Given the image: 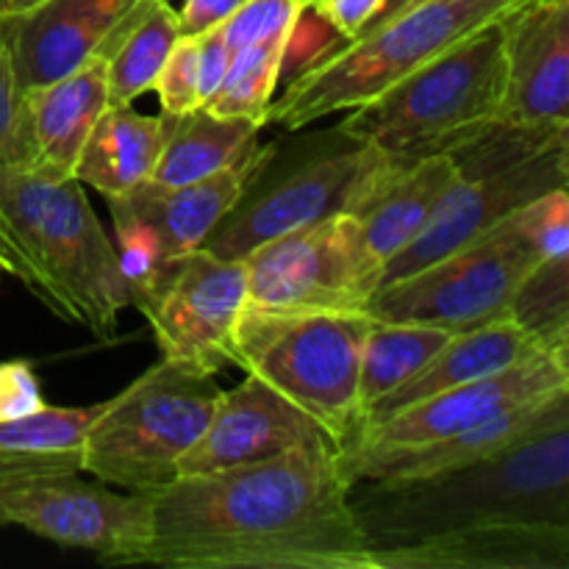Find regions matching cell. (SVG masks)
<instances>
[{
  "mask_svg": "<svg viewBox=\"0 0 569 569\" xmlns=\"http://www.w3.org/2000/svg\"><path fill=\"white\" fill-rule=\"evenodd\" d=\"M328 437L253 465L176 478L150 495L142 565L176 569H376Z\"/></svg>",
  "mask_w": 569,
  "mask_h": 569,
  "instance_id": "cell-1",
  "label": "cell"
},
{
  "mask_svg": "<svg viewBox=\"0 0 569 569\" xmlns=\"http://www.w3.org/2000/svg\"><path fill=\"white\" fill-rule=\"evenodd\" d=\"M372 553L389 545L495 522L569 526V426L470 467L406 483H370L353 498Z\"/></svg>",
  "mask_w": 569,
  "mask_h": 569,
  "instance_id": "cell-2",
  "label": "cell"
},
{
  "mask_svg": "<svg viewBox=\"0 0 569 569\" xmlns=\"http://www.w3.org/2000/svg\"><path fill=\"white\" fill-rule=\"evenodd\" d=\"M0 217L31 267V295L92 337L114 339L131 289L83 183L50 181L31 167H0Z\"/></svg>",
  "mask_w": 569,
  "mask_h": 569,
  "instance_id": "cell-3",
  "label": "cell"
},
{
  "mask_svg": "<svg viewBox=\"0 0 569 569\" xmlns=\"http://www.w3.org/2000/svg\"><path fill=\"white\" fill-rule=\"evenodd\" d=\"M569 253L567 189L542 194L492 231L461 244L415 276L378 287L372 320L428 322L448 331L509 317L511 298L539 259Z\"/></svg>",
  "mask_w": 569,
  "mask_h": 569,
  "instance_id": "cell-4",
  "label": "cell"
},
{
  "mask_svg": "<svg viewBox=\"0 0 569 569\" xmlns=\"http://www.w3.org/2000/svg\"><path fill=\"white\" fill-rule=\"evenodd\" d=\"M528 0H420L333 44L272 100L267 122L303 131L337 111L359 109Z\"/></svg>",
  "mask_w": 569,
  "mask_h": 569,
  "instance_id": "cell-5",
  "label": "cell"
},
{
  "mask_svg": "<svg viewBox=\"0 0 569 569\" xmlns=\"http://www.w3.org/2000/svg\"><path fill=\"white\" fill-rule=\"evenodd\" d=\"M503 26L489 22L426 67L392 83L370 103L350 109L339 131L370 144L400 167L450 153L503 114Z\"/></svg>",
  "mask_w": 569,
  "mask_h": 569,
  "instance_id": "cell-6",
  "label": "cell"
},
{
  "mask_svg": "<svg viewBox=\"0 0 569 569\" xmlns=\"http://www.w3.org/2000/svg\"><path fill=\"white\" fill-rule=\"evenodd\" d=\"M367 328V311H242L233 365L292 400L342 450L361 426L359 367Z\"/></svg>",
  "mask_w": 569,
  "mask_h": 569,
  "instance_id": "cell-7",
  "label": "cell"
},
{
  "mask_svg": "<svg viewBox=\"0 0 569 569\" xmlns=\"http://www.w3.org/2000/svg\"><path fill=\"white\" fill-rule=\"evenodd\" d=\"M222 389L161 359L100 403L83 445V472L126 492L153 495L178 478V461L209 426Z\"/></svg>",
  "mask_w": 569,
  "mask_h": 569,
  "instance_id": "cell-8",
  "label": "cell"
},
{
  "mask_svg": "<svg viewBox=\"0 0 569 569\" xmlns=\"http://www.w3.org/2000/svg\"><path fill=\"white\" fill-rule=\"evenodd\" d=\"M272 150L276 144L267 148L242 198L206 237L200 250L220 259H248L259 244L281 233L339 211L350 214L387 167V159L376 148L350 139L339 128L320 137V148H306L281 159V167L272 159Z\"/></svg>",
  "mask_w": 569,
  "mask_h": 569,
  "instance_id": "cell-9",
  "label": "cell"
},
{
  "mask_svg": "<svg viewBox=\"0 0 569 569\" xmlns=\"http://www.w3.org/2000/svg\"><path fill=\"white\" fill-rule=\"evenodd\" d=\"M244 264L256 315L367 311L383 276L348 211L259 244Z\"/></svg>",
  "mask_w": 569,
  "mask_h": 569,
  "instance_id": "cell-10",
  "label": "cell"
},
{
  "mask_svg": "<svg viewBox=\"0 0 569 569\" xmlns=\"http://www.w3.org/2000/svg\"><path fill=\"white\" fill-rule=\"evenodd\" d=\"M264 153L256 144L237 164L200 181L183 187L144 181L128 194L106 200L117 228V253L131 289V306L156 287L172 261L203 248L206 237L242 198Z\"/></svg>",
  "mask_w": 569,
  "mask_h": 569,
  "instance_id": "cell-11",
  "label": "cell"
},
{
  "mask_svg": "<svg viewBox=\"0 0 569 569\" xmlns=\"http://www.w3.org/2000/svg\"><path fill=\"white\" fill-rule=\"evenodd\" d=\"M81 472L0 481V526H14L106 565H142L153 537V503L142 492H111Z\"/></svg>",
  "mask_w": 569,
  "mask_h": 569,
  "instance_id": "cell-12",
  "label": "cell"
},
{
  "mask_svg": "<svg viewBox=\"0 0 569 569\" xmlns=\"http://www.w3.org/2000/svg\"><path fill=\"white\" fill-rule=\"evenodd\" d=\"M248 303L244 259L192 250L172 261L137 303L164 361L198 376L233 365L237 328Z\"/></svg>",
  "mask_w": 569,
  "mask_h": 569,
  "instance_id": "cell-13",
  "label": "cell"
},
{
  "mask_svg": "<svg viewBox=\"0 0 569 569\" xmlns=\"http://www.w3.org/2000/svg\"><path fill=\"white\" fill-rule=\"evenodd\" d=\"M567 178L569 144H559L533 159L500 167V170L470 172V176L459 172V178L442 194L431 220L417 233L415 242L383 267L381 287L415 276L422 267L445 259L461 244L492 231L506 217L533 203L542 194L567 189Z\"/></svg>",
  "mask_w": 569,
  "mask_h": 569,
  "instance_id": "cell-14",
  "label": "cell"
},
{
  "mask_svg": "<svg viewBox=\"0 0 569 569\" xmlns=\"http://www.w3.org/2000/svg\"><path fill=\"white\" fill-rule=\"evenodd\" d=\"M565 389H569L567 350H537L509 370L478 378L465 387L445 389V392L406 406L383 420L367 422L342 450H383L433 442V439L470 431L506 411L537 403V400L559 395Z\"/></svg>",
  "mask_w": 569,
  "mask_h": 569,
  "instance_id": "cell-15",
  "label": "cell"
},
{
  "mask_svg": "<svg viewBox=\"0 0 569 569\" xmlns=\"http://www.w3.org/2000/svg\"><path fill=\"white\" fill-rule=\"evenodd\" d=\"M559 426H569V389L506 411L470 431L433 439V442L383 450L348 448L342 450V465L353 487L356 483L420 481V478L470 467Z\"/></svg>",
  "mask_w": 569,
  "mask_h": 569,
  "instance_id": "cell-16",
  "label": "cell"
},
{
  "mask_svg": "<svg viewBox=\"0 0 569 569\" xmlns=\"http://www.w3.org/2000/svg\"><path fill=\"white\" fill-rule=\"evenodd\" d=\"M500 26L503 117L526 126L569 128V0H528Z\"/></svg>",
  "mask_w": 569,
  "mask_h": 569,
  "instance_id": "cell-17",
  "label": "cell"
},
{
  "mask_svg": "<svg viewBox=\"0 0 569 569\" xmlns=\"http://www.w3.org/2000/svg\"><path fill=\"white\" fill-rule=\"evenodd\" d=\"M315 437L326 433L303 409L244 372L239 387L220 395L206 431L178 461V478L272 459Z\"/></svg>",
  "mask_w": 569,
  "mask_h": 569,
  "instance_id": "cell-18",
  "label": "cell"
},
{
  "mask_svg": "<svg viewBox=\"0 0 569 569\" xmlns=\"http://www.w3.org/2000/svg\"><path fill=\"white\" fill-rule=\"evenodd\" d=\"M139 0H44L9 17L11 50L22 92L48 87L106 56L117 28Z\"/></svg>",
  "mask_w": 569,
  "mask_h": 569,
  "instance_id": "cell-19",
  "label": "cell"
},
{
  "mask_svg": "<svg viewBox=\"0 0 569 569\" xmlns=\"http://www.w3.org/2000/svg\"><path fill=\"white\" fill-rule=\"evenodd\" d=\"M376 569H569V526L495 522L389 545Z\"/></svg>",
  "mask_w": 569,
  "mask_h": 569,
  "instance_id": "cell-20",
  "label": "cell"
},
{
  "mask_svg": "<svg viewBox=\"0 0 569 569\" xmlns=\"http://www.w3.org/2000/svg\"><path fill=\"white\" fill-rule=\"evenodd\" d=\"M456 178L459 170L448 153L428 156L411 164L383 167L381 176L350 211L378 264L387 267L400 250L415 242Z\"/></svg>",
  "mask_w": 569,
  "mask_h": 569,
  "instance_id": "cell-21",
  "label": "cell"
},
{
  "mask_svg": "<svg viewBox=\"0 0 569 569\" xmlns=\"http://www.w3.org/2000/svg\"><path fill=\"white\" fill-rule=\"evenodd\" d=\"M537 350L545 348H539L511 317H498V320H489L483 326L453 331L448 342L426 361L422 370H417L409 381L400 383L395 392L383 395L365 411L361 426L383 420V417L395 415L411 403H420V400L445 392V389L465 387L478 378L509 370Z\"/></svg>",
  "mask_w": 569,
  "mask_h": 569,
  "instance_id": "cell-22",
  "label": "cell"
},
{
  "mask_svg": "<svg viewBox=\"0 0 569 569\" xmlns=\"http://www.w3.org/2000/svg\"><path fill=\"white\" fill-rule=\"evenodd\" d=\"M109 106L106 59L87 61L70 76L26 92L31 170L50 181L72 178L89 131Z\"/></svg>",
  "mask_w": 569,
  "mask_h": 569,
  "instance_id": "cell-23",
  "label": "cell"
},
{
  "mask_svg": "<svg viewBox=\"0 0 569 569\" xmlns=\"http://www.w3.org/2000/svg\"><path fill=\"white\" fill-rule=\"evenodd\" d=\"M164 117L139 114L131 103H109L89 131L72 178L109 198L150 181L164 148Z\"/></svg>",
  "mask_w": 569,
  "mask_h": 569,
  "instance_id": "cell-24",
  "label": "cell"
},
{
  "mask_svg": "<svg viewBox=\"0 0 569 569\" xmlns=\"http://www.w3.org/2000/svg\"><path fill=\"white\" fill-rule=\"evenodd\" d=\"M98 406H44L0 422V481L83 472V445Z\"/></svg>",
  "mask_w": 569,
  "mask_h": 569,
  "instance_id": "cell-25",
  "label": "cell"
},
{
  "mask_svg": "<svg viewBox=\"0 0 569 569\" xmlns=\"http://www.w3.org/2000/svg\"><path fill=\"white\" fill-rule=\"evenodd\" d=\"M164 120V148L150 176V181L159 187H183L237 164L250 150H256L261 128L259 122L244 117L214 114L206 106Z\"/></svg>",
  "mask_w": 569,
  "mask_h": 569,
  "instance_id": "cell-26",
  "label": "cell"
},
{
  "mask_svg": "<svg viewBox=\"0 0 569 569\" xmlns=\"http://www.w3.org/2000/svg\"><path fill=\"white\" fill-rule=\"evenodd\" d=\"M178 39L181 26L170 0H139L103 56L109 103H133L139 94L153 92L156 78Z\"/></svg>",
  "mask_w": 569,
  "mask_h": 569,
  "instance_id": "cell-27",
  "label": "cell"
},
{
  "mask_svg": "<svg viewBox=\"0 0 569 569\" xmlns=\"http://www.w3.org/2000/svg\"><path fill=\"white\" fill-rule=\"evenodd\" d=\"M450 333L453 331L442 326H428V322L372 320L370 317L359 367L361 420L376 400L395 392L400 383L422 370L426 361L448 342Z\"/></svg>",
  "mask_w": 569,
  "mask_h": 569,
  "instance_id": "cell-28",
  "label": "cell"
},
{
  "mask_svg": "<svg viewBox=\"0 0 569 569\" xmlns=\"http://www.w3.org/2000/svg\"><path fill=\"white\" fill-rule=\"evenodd\" d=\"M292 39L248 44L231 53L226 78L206 109L222 117H244L259 126H267V114L276 100L278 81L289 59Z\"/></svg>",
  "mask_w": 569,
  "mask_h": 569,
  "instance_id": "cell-29",
  "label": "cell"
},
{
  "mask_svg": "<svg viewBox=\"0 0 569 569\" xmlns=\"http://www.w3.org/2000/svg\"><path fill=\"white\" fill-rule=\"evenodd\" d=\"M509 317L539 348L569 353V253L531 267L511 298Z\"/></svg>",
  "mask_w": 569,
  "mask_h": 569,
  "instance_id": "cell-30",
  "label": "cell"
},
{
  "mask_svg": "<svg viewBox=\"0 0 569 569\" xmlns=\"http://www.w3.org/2000/svg\"><path fill=\"white\" fill-rule=\"evenodd\" d=\"M0 167H31L26 92L17 76L6 17H0Z\"/></svg>",
  "mask_w": 569,
  "mask_h": 569,
  "instance_id": "cell-31",
  "label": "cell"
},
{
  "mask_svg": "<svg viewBox=\"0 0 569 569\" xmlns=\"http://www.w3.org/2000/svg\"><path fill=\"white\" fill-rule=\"evenodd\" d=\"M303 6L298 0H248L226 22H220L222 39L231 50L248 44L292 39Z\"/></svg>",
  "mask_w": 569,
  "mask_h": 569,
  "instance_id": "cell-32",
  "label": "cell"
},
{
  "mask_svg": "<svg viewBox=\"0 0 569 569\" xmlns=\"http://www.w3.org/2000/svg\"><path fill=\"white\" fill-rule=\"evenodd\" d=\"M153 92L159 94L161 114L181 117L187 111L198 109V50L192 37H181L176 48L167 56L159 78L153 83Z\"/></svg>",
  "mask_w": 569,
  "mask_h": 569,
  "instance_id": "cell-33",
  "label": "cell"
},
{
  "mask_svg": "<svg viewBox=\"0 0 569 569\" xmlns=\"http://www.w3.org/2000/svg\"><path fill=\"white\" fill-rule=\"evenodd\" d=\"M44 406L48 403L42 398V383L31 361H0V422L33 415Z\"/></svg>",
  "mask_w": 569,
  "mask_h": 569,
  "instance_id": "cell-34",
  "label": "cell"
},
{
  "mask_svg": "<svg viewBox=\"0 0 569 569\" xmlns=\"http://www.w3.org/2000/svg\"><path fill=\"white\" fill-rule=\"evenodd\" d=\"M387 3L389 0H315L306 9L315 11L322 26H328L342 42H348L367 31L381 17Z\"/></svg>",
  "mask_w": 569,
  "mask_h": 569,
  "instance_id": "cell-35",
  "label": "cell"
},
{
  "mask_svg": "<svg viewBox=\"0 0 569 569\" xmlns=\"http://www.w3.org/2000/svg\"><path fill=\"white\" fill-rule=\"evenodd\" d=\"M192 39H194V50H198V98H200V106H206L211 98H214L217 89H220L233 50L228 48L226 39H222L220 26L209 28V31L198 33V37Z\"/></svg>",
  "mask_w": 569,
  "mask_h": 569,
  "instance_id": "cell-36",
  "label": "cell"
},
{
  "mask_svg": "<svg viewBox=\"0 0 569 569\" xmlns=\"http://www.w3.org/2000/svg\"><path fill=\"white\" fill-rule=\"evenodd\" d=\"M242 3H248V0H183L181 9H178L181 37H198L209 28H217Z\"/></svg>",
  "mask_w": 569,
  "mask_h": 569,
  "instance_id": "cell-37",
  "label": "cell"
},
{
  "mask_svg": "<svg viewBox=\"0 0 569 569\" xmlns=\"http://www.w3.org/2000/svg\"><path fill=\"white\" fill-rule=\"evenodd\" d=\"M0 261H3V267L9 276H14L17 281L26 283L28 292H33L31 267H28L26 253L20 250V244H17L14 233H11V228L6 226L3 217H0Z\"/></svg>",
  "mask_w": 569,
  "mask_h": 569,
  "instance_id": "cell-38",
  "label": "cell"
},
{
  "mask_svg": "<svg viewBox=\"0 0 569 569\" xmlns=\"http://www.w3.org/2000/svg\"><path fill=\"white\" fill-rule=\"evenodd\" d=\"M39 3H44V0H0V17H20L26 14V11L37 9Z\"/></svg>",
  "mask_w": 569,
  "mask_h": 569,
  "instance_id": "cell-39",
  "label": "cell"
},
{
  "mask_svg": "<svg viewBox=\"0 0 569 569\" xmlns=\"http://www.w3.org/2000/svg\"><path fill=\"white\" fill-rule=\"evenodd\" d=\"M415 3H420V0H389V3H387V9L381 11V17H378V20H383V17H392V14H398V11L409 9V6H415ZM378 20H376V22H378Z\"/></svg>",
  "mask_w": 569,
  "mask_h": 569,
  "instance_id": "cell-40",
  "label": "cell"
},
{
  "mask_svg": "<svg viewBox=\"0 0 569 569\" xmlns=\"http://www.w3.org/2000/svg\"><path fill=\"white\" fill-rule=\"evenodd\" d=\"M298 3L303 6V9H306V6H311V3H315V0H298Z\"/></svg>",
  "mask_w": 569,
  "mask_h": 569,
  "instance_id": "cell-41",
  "label": "cell"
},
{
  "mask_svg": "<svg viewBox=\"0 0 569 569\" xmlns=\"http://www.w3.org/2000/svg\"><path fill=\"white\" fill-rule=\"evenodd\" d=\"M3 276H6V267H3V261H0V281H3Z\"/></svg>",
  "mask_w": 569,
  "mask_h": 569,
  "instance_id": "cell-42",
  "label": "cell"
}]
</instances>
